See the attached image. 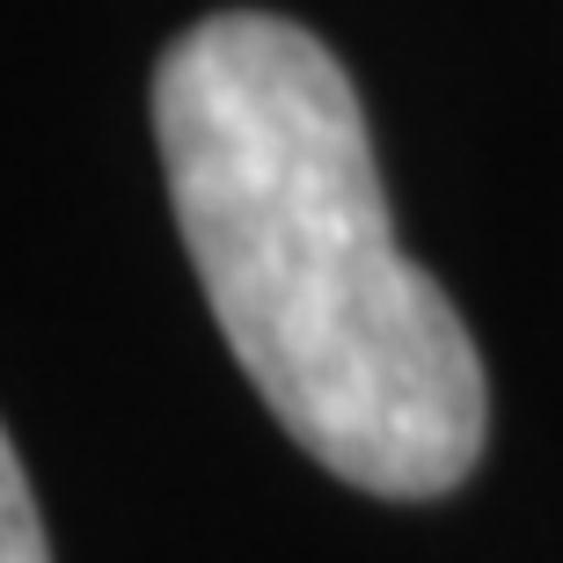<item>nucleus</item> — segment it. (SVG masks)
I'll return each instance as SVG.
<instances>
[{"label": "nucleus", "mask_w": 563, "mask_h": 563, "mask_svg": "<svg viewBox=\"0 0 563 563\" xmlns=\"http://www.w3.org/2000/svg\"><path fill=\"white\" fill-rule=\"evenodd\" d=\"M0 563H52V542H44V520H37V490H30V468H22L8 424H0Z\"/></svg>", "instance_id": "nucleus-2"}, {"label": "nucleus", "mask_w": 563, "mask_h": 563, "mask_svg": "<svg viewBox=\"0 0 563 563\" xmlns=\"http://www.w3.org/2000/svg\"><path fill=\"white\" fill-rule=\"evenodd\" d=\"M154 146L212 322L330 476L439 498L483 454L476 336L388 220L330 44L264 8L190 22L154 66Z\"/></svg>", "instance_id": "nucleus-1"}]
</instances>
